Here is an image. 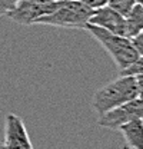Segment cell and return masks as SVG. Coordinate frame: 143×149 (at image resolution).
<instances>
[{"instance_id": "3", "label": "cell", "mask_w": 143, "mask_h": 149, "mask_svg": "<svg viewBox=\"0 0 143 149\" xmlns=\"http://www.w3.org/2000/svg\"><path fill=\"white\" fill-rule=\"evenodd\" d=\"M85 30H87L110 55L113 62L116 63L119 72L126 69L129 65H132L139 57V53L136 52V49L132 43V39H129V37L107 32L106 29H102L92 23L86 24Z\"/></svg>"}, {"instance_id": "8", "label": "cell", "mask_w": 143, "mask_h": 149, "mask_svg": "<svg viewBox=\"0 0 143 149\" xmlns=\"http://www.w3.org/2000/svg\"><path fill=\"white\" fill-rule=\"evenodd\" d=\"M117 130L123 135L127 148L143 149V119L126 122Z\"/></svg>"}, {"instance_id": "4", "label": "cell", "mask_w": 143, "mask_h": 149, "mask_svg": "<svg viewBox=\"0 0 143 149\" xmlns=\"http://www.w3.org/2000/svg\"><path fill=\"white\" fill-rule=\"evenodd\" d=\"M60 0H19L16 7L7 13V16L19 24H35L39 17L52 13Z\"/></svg>"}, {"instance_id": "13", "label": "cell", "mask_w": 143, "mask_h": 149, "mask_svg": "<svg viewBox=\"0 0 143 149\" xmlns=\"http://www.w3.org/2000/svg\"><path fill=\"white\" fill-rule=\"evenodd\" d=\"M132 43H133L136 52L139 53V56H143V32L139 33L137 36L132 37Z\"/></svg>"}, {"instance_id": "2", "label": "cell", "mask_w": 143, "mask_h": 149, "mask_svg": "<svg viewBox=\"0 0 143 149\" xmlns=\"http://www.w3.org/2000/svg\"><path fill=\"white\" fill-rule=\"evenodd\" d=\"M93 10L80 0H60L52 13L44 15L35 24H47L65 29H85L89 23Z\"/></svg>"}, {"instance_id": "12", "label": "cell", "mask_w": 143, "mask_h": 149, "mask_svg": "<svg viewBox=\"0 0 143 149\" xmlns=\"http://www.w3.org/2000/svg\"><path fill=\"white\" fill-rule=\"evenodd\" d=\"M19 3V0H0V16L7 15L9 12H12L16 4Z\"/></svg>"}, {"instance_id": "1", "label": "cell", "mask_w": 143, "mask_h": 149, "mask_svg": "<svg viewBox=\"0 0 143 149\" xmlns=\"http://www.w3.org/2000/svg\"><path fill=\"white\" fill-rule=\"evenodd\" d=\"M135 97H137L136 77L132 74H120L117 79L110 80L94 92L92 108L99 116H102Z\"/></svg>"}, {"instance_id": "11", "label": "cell", "mask_w": 143, "mask_h": 149, "mask_svg": "<svg viewBox=\"0 0 143 149\" xmlns=\"http://www.w3.org/2000/svg\"><path fill=\"white\" fill-rule=\"evenodd\" d=\"M120 74H132V76L143 74V56H139L132 65H129L126 69L120 70Z\"/></svg>"}, {"instance_id": "7", "label": "cell", "mask_w": 143, "mask_h": 149, "mask_svg": "<svg viewBox=\"0 0 143 149\" xmlns=\"http://www.w3.org/2000/svg\"><path fill=\"white\" fill-rule=\"evenodd\" d=\"M89 23L96 24L102 29H106L107 32H112V33H116V35L125 36L126 33L125 16L120 15L119 12H116L115 9H112L107 4L93 10V15L90 16Z\"/></svg>"}, {"instance_id": "10", "label": "cell", "mask_w": 143, "mask_h": 149, "mask_svg": "<svg viewBox=\"0 0 143 149\" xmlns=\"http://www.w3.org/2000/svg\"><path fill=\"white\" fill-rule=\"evenodd\" d=\"M135 4H136V0H109L107 1V6H110L112 9H115L123 16H126L132 10Z\"/></svg>"}, {"instance_id": "15", "label": "cell", "mask_w": 143, "mask_h": 149, "mask_svg": "<svg viewBox=\"0 0 143 149\" xmlns=\"http://www.w3.org/2000/svg\"><path fill=\"white\" fill-rule=\"evenodd\" d=\"M136 83H137V97L143 100V74H136Z\"/></svg>"}, {"instance_id": "17", "label": "cell", "mask_w": 143, "mask_h": 149, "mask_svg": "<svg viewBox=\"0 0 143 149\" xmlns=\"http://www.w3.org/2000/svg\"><path fill=\"white\" fill-rule=\"evenodd\" d=\"M50 1H57V0H50Z\"/></svg>"}, {"instance_id": "16", "label": "cell", "mask_w": 143, "mask_h": 149, "mask_svg": "<svg viewBox=\"0 0 143 149\" xmlns=\"http://www.w3.org/2000/svg\"><path fill=\"white\" fill-rule=\"evenodd\" d=\"M136 3H139V4H142L143 6V0H136Z\"/></svg>"}, {"instance_id": "5", "label": "cell", "mask_w": 143, "mask_h": 149, "mask_svg": "<svg viewBox=\"0 0 143 149\" xmlns=\"http://www.w3.org/2000/svg\"><path fill=\"white\" fill-rule=\"evenodd\" d=\"M143 119V100L140 97H135L123 105L106 112L105 115L99 116V126L107 129H119L123 123Z\"/></svg>"}, {"instance_id": "6", "label": "cell", "mask_w": 143, "mask_h": 149, "mask_svg": "<svg viewBox=\"0 0 143 149\" xmlns=\"http://www.w3.org/2000/svg\"><path fill=\"white\" fill-rule=\"evenodd\" d=\"M0 148H22L30 149L33 143L29 138L24 122L16 113H7L4 120V138Z\"/></svg>"}, {"instance_id": "9", "label": "cell", "mask_w": 143, "mask_h": 149, "mask_svg": "<svg viewBox=\"0 0 143 149\" xmlns=\"http://www.w3.org/2000/svg\"><path fill=\"white\" fill-rule=\"evenodd\" d=\"M126 33L125 36L132 39L143 32V6L136 3L132 10L125 16Z\"/></svg>"}, {"instance_id": "14", "label": "cell", "mask_w": 143, "mask_h": 149, "mask_svg": "<svg viewBox=\"0 0 143 149\" xmlns=\"http://www.w3.org/2000/svg\"><path fill=\"white\" fill-rule=\"evenodd\" d=\"M80 1H83L85 4H87L92 9H97V7H102V6L107 4L109 0H80Z\"/></svg>"}]
</instances>
